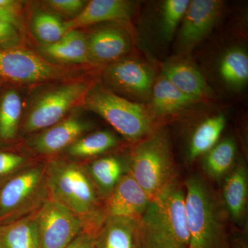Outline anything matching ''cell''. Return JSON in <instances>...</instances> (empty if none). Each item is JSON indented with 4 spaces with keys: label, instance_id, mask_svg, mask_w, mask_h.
I'll return each mask as SVG.
<instances>
[{
    "label": "cell",
    "instance_id": "6da1fadb",
    "mask_svg": "<svg viewBox=\"0 0 248 248\" xmlns=\"http://www.w3.org/2000/svg\"><path fill=\"white\" fill-rule=\"evenodd\" d=\"M48 197L79 217L85 231L97 234L105 217L99 213V195L85 166L65 159L46 164Z\"/></svg>",
    "mask_w": 248,
    "mask_h": 248
},
{
    "label": "cell",
    "instance_id": "7a4b0ae2",
    "mask_svg": "<svg viewBox=\"0 0 248 248\" xmlns=\"http://www.w3.org/2000/svg\"><path fill=\"white\" fill-rule=\"evenodd\" d=\"M139 223L141 248H189L182 184L174 180L152 198Z\"/></svg>",
    "mask_w": 248,
    "mask_h": 248
},
{
    "label": "cell",
    "instance_id": "3957f363",
    "mask_svg": "<svg viewBox=\"0 0 248 248\" xmlns=\"http://www.w3.org/2000/svg\"><path fill=\"white\" fill-rule=\"evenodd\" d=\"M82 103L130 141L143 139L151 132L153 114L142 104L100 88L89 90Z\"/></svg>",
    "mask_w": 248,
    "mask_h": 248
},
{
    "label": "cell",
    "instance_id": "277c9868",
    "mask_svg": "<svg viewBox=\"0 0 248 248\" xmlns=\"http://www.w3.org/2000/svg\"><path fill=\"white\" fill-rule=\"evenodd\" d=\"M129 173L151 200L175 180L172 151L166 133H154L136 147Z\"/></svg>",
    "mask_w": 248,
    "mask_h": 248
},
{
    "label": "cell",
    "instance_id": "5b68a950",
    "mask_svg": "<svg viewBox=\"0 0 248 248\" xmlns=\"http://www.w3.org/2000/svg\"><path fill=\"white\" fill-rule=\"evenodd\" d=\"M184 187L189 248H223V230L208 187L201 178L192 176Z\"/></svg>",
    "mask_w": 248,
    "mask_h": 248
},
{
    "label": "cell",
    "instance_id": "8992f818",
    "mask_svg": "<svg viewBox=\"0 0 248 248\" xmlns=\"http://www.w3.org/2000/svg\"><path fill=\"white\" fill-rule=\"evenodd\" d=\"M48 198L46 164L29 166L0 187V225L33 215Z\"/></svg>",
    "mask_w": 248,
    "mask_h": 248
},
{
    "label": "cell",
    "instance_id": "52a82bcc",
    "mask_svg": "<svg viewBox=\"0 0 248 248\" xmlns=\"http://www.w3.org/2000/svg\"><path fill=\"white\" fill-rule=\"evenodd\" d=\"M89 91L84 81H73L46 90L34 99L20 127L22 135L37 133L66 118Z\"/></svg>",
    "mask_w": 248,
    "mask_h": 248
},
{
    "label": "cell",
    "instance_id": "ba28073f",
    "mask_svg": "<svg viewBox=\"0 0 248 248\" xmlns=\"http://www.w3.org/2000/svg\"><path fill=\"white\" fill-rule=\"evenodd\" d=\"M76 69L57 64L22 47L0 48V79L16 84H37L72 78Z\"/></svg>",
    "mask_w": 248,
    "mask_h": 248
},
{
    "label": "cell",
    "instance_id": "9c48e42d",
    "mask_svg": "<svg viewBox=\"0 0 248 248\" xmlns=\"http://www.w3.org/2000/svg\"><path fill=\"white\" fill-rule=\"evenodd\" d=\"M34 217L42 248H66L85 231L84 223L79 217L49 198Z\"/></svg>",
    "mask_w": 248,
    "mask_h": 248
},
{
    "label": "cell",
    "instance_id": "30bf717a",
    "mask_svg": "<svg viewBox=\"0 0 248 248\" xmlns=\"http://www.w3.org/2000/svg\"><path fill=\"white\" fill-rule=\"evenodd\" d=\"M92 128L90 121L79 114H71L58 124L36 133L28 140L27 146L35 154L51 156L66 151Z\"/></svg>",
    "mask_w": 248,
    "mask_h": 248
},
{
    "label": "cell",
    "instance_id": "8fae6325",
    "mask_svg": "<svg viewBox=\"0 0 248 248\" xmlns=\"http://www.w3.org/2000/svg\"><path fill=\"white\" fill-rule=\"evenodd\" d=\"M104 78L113 89L139 98L149 97L155 83L151 67L132 59H120L108 65Z\"/></svg>",
    "mask_w": 248,
    "mask_h": 248
},
{
    "label": "cell",
    "instance_id": "7c38bea8",
    "mask_svg": "<svg viewBox=\"0 0 248 248\" xmlns=\"http://www.w3.org/2000/svg\"><path fill=\"white\" fill-rule=\"evenodd\" d=\"M223 2L219 0H192L182 20L179 46L190 49L205 38L221 14Z\"/></svg>",
    "mask_w": 248,
    "mask_h": 248
},
{
    "label": "cell",
    "instance_id": "4fadbf2b",
    "mask_svg": "<svg viewBox=\"0 0 248 248\" xmlns=\"http://www.w3.org/2000/svg\"><path fill=\"white\" fill-rule=\"evenodd\" d=\"M151 198L130 173L124 174L112 192L106 197V217H126L140 220Z\"/></svg>",
    "mask_w": 248,
    "mask_h": 248
},
{
    "label": "cell",
    "instance_id": "5bb4252c",
    "mask_svg": "<svg viewBox=\"0 0 248 248\" xmlns=\"http://www.w3.org/2000/svg\"><path fill=\"white\" fill-rule=\"evenodd\" d=\"M133 3L125 0H92L76 17L65 22L67 31L106 22H125L131 17Z\"/></svg>",
    "mask_w": 248,
    "mask_h": 248
},
{
    "label": "cell",
    "instance_id": "9a60e30c",
    "mask_svg": "<svg viewBox=\"0 0 248 248\" xmlns=\"http://www.w3.org/2000/svg\"><path fill=\"white\" fill-rule=\"evenodd\" d=\"M86 37L91 63H112L130 48L128 35L117 27L99 28Z\"/></svg>",
    "mask_w": 248,
    "mask_h": 248
},
{
    "label": "cell",
    "instance_id": "2e32d148",
    "mask_svg": "<svg viewBox=\"0 0 248 248\" xmlns=\"http://www.w3.org/2000/svg\"><path fill=\"white\" fill-rule=\"evenodd\" d=\"M96 248H141L139 220L106 217L95 236Z\"/></svg>",
    "mask_w": 248,
    "mask_h": 248
},
{
    "label": "cell",
    "instance_id": "e0dca14e",
    "mask_svg": "<svg viewBox=\"0 0 248 248\" xmlns=\"http://www.w3.org/2000/svg\"><path fill=\"white\" fill-rule=\"evenodd\" d=\"M40 52L45 58L62 65L91 63L87 37L78 29L68 31L55 43L41 46Z\"/></svg>",
    "mask_w": 248,
    "mask_h": 248
},
{
    "label": "cell",
    "instance_id": "ac0fdd59",
    "mask_svg": "<svg viewBox=\"0 0 248 248\" xmlns=\"http://www.w3.org/2000/svg\"><path fill=\"white\" fill-rule=\"evenodd\" d=\"M163 77L179 91L199 99L211 95L212 90L196 67L186 62H178L166 65Z\"/></svg>",
    "mask_w": 248,
    "mask_h": 248
},
{
    "label": "cell",
    "instance_id": "d6986e66",
    "mask_svg": "<svg viewBox=\"0 0 248 248\" xmlns=\"http://www.w3.org/2000/svg\"><path fill=\"white\" fill-rule=\"evenodd\" d=\"M248 179L246 164L241 161L232 170L225 180L223 197L232 219L239 222L246 213L248 203Z\"/></svg>",
    "mask_w": 248,
    "mask_h": 248
},
{
    "label": "cell",
    "instance_id": "ffe728a7",
    "mask_svg": "<svg viewBox=\"0 0 248 248\" xmlns=\"http://www.w3.org/2000/svg\"><path fill=\"white\" fill-rule=\"evenodd\" d=\"M153 115H173L197 102V99L179 91L164 77L155 81L151 93Z\"/></svg>",
    "mask_w": 248,
    "mask_h": 248
},
{
    "label": "cell",
    "instance_id": "44dd1931",
    "mask_svg": "<svg viewBox=\"0 0 248 248\" xmlns=\"http://www.w3.org/2000/svg\"><path fill=\"white\" fill-rule=\"evenodd\" d=\"M22 100L16 90H5L0 94V144L14 141L22 122Z\"/></svg>",
    "mask_w": 248,
    "mask_h": 248
},
{
    "label": "cell",
    "instance_id": "7402d4cb",
    "mask_svg": "<svg viewBox=\"0 0 248 248\" xmlns=\"http://www.w3.org/2000/svg\"><path fill=\"white\" fill-rule=\"evenodd\" d=\"M0 248H42L34 214L0 225Z\"/></svg>",
    "mask_w": 248,
    "mask_h": 248
},
{
    "label": "cell",
    "instance_id": "603a6c76",
    "mask_svg": "<svg viewBox=\"0 0 248 248\" xmlns=\"http://www.w3.org/2000/svg\"><path fill=\"white\" fill-rule=\"evenodd\" d=\"M99 196L107 197L124 175L123 162L115 156H107L85 166Z\"/></svg>",
    "mask_w": 248,
    "mask_h": 248
},
{
    "label": "cell",
    "instance_id": "cb8c5ba5",
    "mask_svg": "<svg viewBox=\"0 0 248 248\" xmlns=\"http://www.w3.org/2000/svg\"><path fill=\"white\" fill-rule=\"evenodd\" d=\"M226 126L223 115L213 116L203 121L195 129L191 137L187 158L194 161L206 154L218 143Z\"/></svg>",
    "mask_w": 248,
    "mask_h": 248
},
{
    "label": "cell",
    "instance_id": "d4e9b609",
    "mask_svg": "<svg viewBox=\"0 0 248 248\" xmlns=\"http://www.w3.org/2000/svg\"><path fill=\"white\" fill-rule=\"evenodd\" d=\"M218 73L226 84L234 89H241L248 81V55L244 48L229 49L222 57Z\"/></svg>",
    "mask_w": 248,
    "mask_h": 248
},
{
    "label": "cell",
    "instance_id": "484cf974",
    "mask_svg": "<svg viewBox=\"0 0 248 248\" xmlns=\"http://www.w3.org/2000/svg\"><path fill=\"white\" fill-rule=\"evenodd\" d=\"M118 144V138L108 130L85 135L66 149V154L76 159H86L106 153Z\"/></svg>",
    "mask_w": 248,
    "mask_h": 248
},
{
    "label": "cell",
    "instance_id": "4316f807",
    "mask_svg": "<svg viewBox=\"0 0 248 248\" xmlns=\"http://www.w3.org/2000/svg\"><path fill=\"white\" fill-rule=\"evenodd\" d=\"M236 154V146L232 139L218 142L205 154L204 169L210 177L220 179L231 170Z\"/></svg>",
    "mask_w": 248,
    "mask_h": 248
},
{
    "label": "cell",
    "instance_id": "83f0119b",
    "mask_svg": "<svg viewBox=\"0 0 248 248\" xmlns=\"http://www.w3.org/2000/svg\"><path fill=\"white\" fill-rule=\"evenodd\" d=\"M31 29L42 45H52L66 33L65 22L57 15L48 11H39L32 16Z\"/></svg>",
    "mask_w": 248,
    "mask_h": 248
},
{
    "label": "cell",
    "instance_id": "f1b7e54d",
    "mask_svg": "<svg viewBox=\"0 0 248 248\" xmlns=\"http://www.w3.org/2000/svg\"><path fill=\"white\" fill-rule=\"evenodd\" d=\"M189 0H166L162 5L161 31L166 40H170L173 34L182 22L187 7Z\"/></svg>",
    "mask_w": 248,
    "mask_h": 248
},
{
    "label": "cell",
    "instance_id": "f546056e",
    "mask_svg": "<svg viewBox=\"0 0 248 248\" xmlns=\"http://www.w3.org/2000/svg\"><path fill=\"white\" fill-rule=\"evenodd\" d=\"M25 156L11 151H0V187L18 173L27 169Z\"/></svg>",
    "mask_w": 248,
    "mask_h": 248
},
{
    "label": "cell",
    "instance_id": "4dcf8cb0",
    "mask_svg": "<svg viewBox=\"0 0 248 248\" xmlns=\"http://www.w3.org/2000/svg\"><path fill=\"white\" fill-rule=\"evenodd\" d=\"M45 3L55 12L73 18L82 11L86 4L84 0H48Z\"/></svg>",
    "mask_w": 248,
    "mask_h": 248
},
{
    "label": "cell",
    "instance_id": "1f68e13d",
    "mask_svg": "<svg viewBox=\"0 0 248 248\" xmlns=\"http://www.w3.org/2000/svg\"><path fill=\"white\" fill-rule=\"evenodd\" d=\"M19 41V29L10 23L0 20V48L17 46Z\"/></svg>",
    "mask_w": 248,
    "mask_h": 248
},
{
    "label": "cell",
    "instance_id": "d6a6232c",
    "mask_svg": "<svg viewBox=\"0 0 248 248\" xmlns=\"http://www.w3.org/2000/svg\"><path fill=\"white\" fill-rule=\"evenodd\" d=\"M95 236L89 232H82L66 248H96Z\"/></svg>",
    "mask_w": 248,
    "mask_h": 248
},
{
    "label": "cell",
    "instance_id": "836d02e7",
    "mask_svg": "<svg viewBox=\"0 0 248 248\" xmlns=\"http://www.w3.org/2000/svg\"><path fill=\"white\" fill-rule=\"evenodd\" d=\"M0 20L10 23L18 29L22 27L21 12L6 9L2 6H0Z\"/></svg>",
    "mask_w": 248,
    "mask_h": 248
},
{
    "label": "cell",
    "instance_id": "e575fe53",
    "mask_svg": "<svg viewBox=\"0 0 248 248\" xmlns=\"http://www.w3.org/2000/svg\"><path fill=\"white\" fill-rule=\"evenodd\" d=\"M3 84H4V82L0 79V91H1V86H2Z\"/></svg>",
    "mask_w": 248,
    "mask_h": 248
},
{
    "label": "cell",
    "instance_id": "d590c367",
    "mask_svg": "<svg viewBox=\"0 0 248 248\" xmlns=\"http://www.w3.org/2000/svg\"><path fill=\"white\" fill-rule=\"evenodd\" d=\"M223 248H229V246H228V245H225L224 247Z\"/></svg>",
    "mask_w": 248,
    "mask_h": 248
}]
</instances>
